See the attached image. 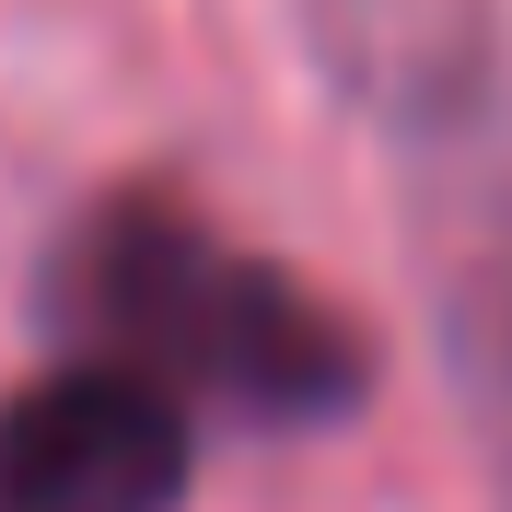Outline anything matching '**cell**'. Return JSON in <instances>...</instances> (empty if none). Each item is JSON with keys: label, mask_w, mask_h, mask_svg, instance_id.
I'll return each instance as SVG.
<instances>
[{"label": "cell", "mask_w": 512, "mask_h": 512, "mask_svg": "<svg viewBox=\"0 0 512 512\" xmlns=\"http://www.w3.org/2000/svg\"><path fill=\"white\" fill-rule=\"evenodd\" d=\"M198 408L140 361L70 350L0 396V512H187Z\"/></svg>", "instance_id": "obj_2"}, {"label": "cell", "mask_w": 512, "mask_h": 512, "mask_svg": "<svg viewBox=\"0 0 512 512\" xmlns=\"http://www.w3.org/2000/svg\"><path fill=\"white\" fill-rule=\"evenodd\" d=\"M303 24L384 140H466L501 94V0H303Z\"/></svg>", "instance_id": "obj_3"}, {"label": "cell", "mask_w": 512, "mask_h": 512, "mask_svg": "<svg viewBox=\"0 0 512 512\" xmlns=\"http://www.w3.org/2000/svg\"><path fill=\"white\" fill-rule=\"evenodd\" d=\"M431 350H443V396L478 443L489 501L512 512V175L454 222L431 268Z\"/></svg>", "instance_id": "obj_4"}, {"label": "cell", "mask_w": 512, "mask_h": 512, "mask_svg": "<svg viewBox=\"0 0 512 512\" xmlns=\"http://www.w3.org/2000/svg\"><path fill=\"white\" fill-rule=\"evenodd\" d=\"M47 326L245 431H338L373 408V326L175 187H105L47 245Z\"/></svg>", "instance_id": "obj_1"}]
</instances>
